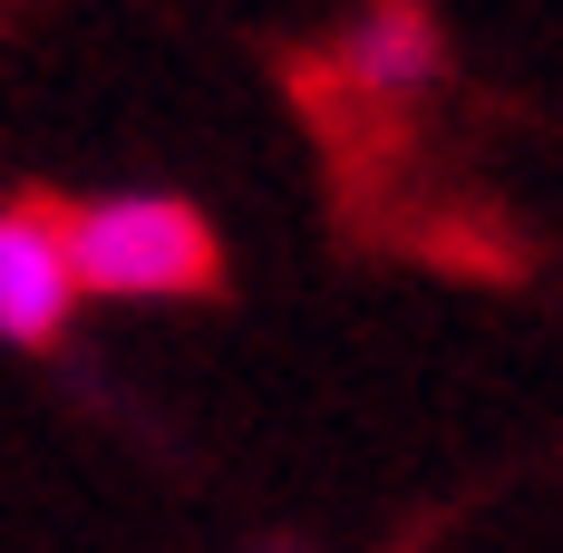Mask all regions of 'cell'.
<instances>
[{
	"label": "cell",
	"mask_w": 563,
	"mask_h": 553,
	"mask_svg": "<svg viewBox=\"0 0 563 553\" xmlns=\"http://www.w3.org/2000/svg\"><path fill=\"white\" fill-rule=\"evenodd\" d=\"M78 301H205L224 291V243L195 195L175 185H108L58 204Z\"/></svg>",
	"instance_id": "1"
},
{
	"label": "cell",
	"mask_w": 563,
	"mask_h": 553,
	"mask_svg": "<svg viewBox=\"0 0 563 553\" xmlns=\"http://www.w3.org/2000/svg\"><path fill=\"white\" fill-rule=\"evenodd\" d=\"M78 321V273H68V233L49 195H0V350L49 360L68 350Z\"/></svg>",
	"instance_id": "2"
},
{
	"label": "cell",
	"mask_w": 563,
	"mask_h": 553,
	"mask_svg": "<svg viewBox=\"0 0 563 553\" xmlns=\"http://www.w3.org/2000/svg\"><path fill=\"white\" fill-rule=\"evenodd\" d=\"M331 68H340V88H360L369 108H418V98H438L456 78L448 30H438L428 0H360L331 40Z\"/></svg>",
	"instance_id": "3"
},
{
	"label": "cell",
	"mask_w": 563,
	"mask_h": 553,
	"mask_svg": "<svg viewBox=\"0 0 563 553\" xmlns=\"http://www.w3.org/2000/svg\"><path fill=\"white\" fill-rule=\"evenodd\" d=\"M253 553H301V544H253Z\"/></svg>",
	"instance_id": "4"
}]
</instances>
